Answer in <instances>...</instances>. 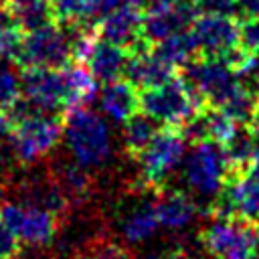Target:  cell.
<instances>
[{"mask_svg": "<svg viewBox=\"0 0 259 259\" xmlns=\"http://www.w3.org/2000/svg\"><path fill=\"white\" fill-rule=\"evenodd\" d=\"M4 113L10 123L6 138L16 162L30 166L57 148L63 136V119L51 111L32 107L20 95Z\"/></svg>", "mask_w": 259, "mask_h": 259, "instance_id": "1", "label": "cell"}, {"mask_svg": "<svg viewBox=\"0 0 259 259\" xmlns=\"http://www.w3.org/2000/svg\"><path fill=\"white\" fill-rule=\"evenodd\" d=\"M63 138L71 158L85 168H99L111 158L109 123L87 105L65 109Z\"/></svg>", "mask_w": 259, "mask_h": 259, "instance_id": "2", "label": "cell"}, {"mask_svg": "<svg viewBox=\"0 0 259 259\" xmlns=\"http://www.w3.org/2000/svg\"><path fill=\"white\" fill-rule=\"evenodd\" d=\"M182 164L188 190L204 200H214L231 176V164L225 146L212 140L196 142Z\"/></svg>", "mask_w": 259, "mask_h": 259, "instance_id": "3", "label": "cell"}, {"mask_svg": "<svg viewBox=\"0 0 259 259\" xmlns=\"http://www.w3.org/2000/svg\"><path fill=\"white\" fill-rule=\"evenodd\" d=\"M180 71V77L192 91L200 109L221 107L241 83V75L231 69L223 59L198 55Z\"/></svg>", "mask_w": 259, "mask_h": 259, "instance_id": "4", "label": "cell"}, {"mask_svg": "<svg viewBox=\"0 0 259 259\" xmlns=\"http://www.w3.org/2000/svg\"><path fill=\"white\" fill-rule=\"evenodd\" d=\"M188 138L178 125H162L150 144L136 156L142 182L148 188H160L168 176L184 162Z\"/></svg>", "mask_w": 259, "mask_h": 259, "instance_id": "5", "label": "cell"}, {"mask_svg": "<svg viewBox=\"0 0 259 259\" xmlns=\"http://www.w3.org/2000/svg\"><path fill=\"white\" fill-rule=\"evenodd\" d=\"M71 59H73V40L69 28L49 22L40 28L22 34L18 53L12 63L20 69H28V67L61 69L69 65Z\"/></svg>", "mask_w": 259, "mask_h": 259, "instance_id": "6", "label": "cell"}, {"mask_svg": "<svg viewBox=\"0 0 259 259\" xmlns=\"http://www.w3.org/2000/svg\"><path fill=\"white\" fill-rule=\"evenodd\" d=\"M200 243L212 259H251L259 247V229L239 217H217L200 233Z\"/></svg>", "mask_w": 259, "mask_h": 259, "instance_id": "7", "label": "cell"}, {"mask_svg": "<svg viewBox=\"0 0 259 259\" xmlns=\"http://www.w3.org/2000/svg\"><path fill=\"white\" fill-rule=\"evenodd\" d=\"M200 105L182 77H172L160 85L140 91V111L164 125H184Z\"/></svg>", "mask_w": 259, "mask_h": 259, "instance_id": "8", "label": "cell"}, {"mask_svg": "<svg viewBox=\"0 0 259 259\" xmlns=\"http://www.w3.org/2000/svg\"><path fill=\"white\" fill-rule=\"evenodd\" d=\"M0 219L26 247H45L55 239L57 212L26 200L0 202Z\"/></svg>", "mask_w": 259, "mask_h": 259, "instance_id": "9", "label": "cell"}, {"mask_svg": "<svg viewBox=\"0 0 259 259\" xmlns=\"http://www.w3.org/2000/svg\"><path fill=\"white\" fill-rule=\"evenodd\" d=\"M212 206L219 217H239L259 223V162L231 172Z\"/></svg>", "mask_w": 259, "mask_h": 259, "instance_id": "10", "label": "cell"}, {"mask_svg": "<svg viewBox=\"0 0 259 259\" xmlns=\"http://www.w3.org/2000/svg\"><path fill=\"white\" fill-rule=\"evenodd\" d=\"M190 34L196 42L198 55L212 59H227L239 49L241 22L233 14H208L198 12L190 26Z\"/></svg>", "mask_w": 259, "mask_h": 259, "instance_id": "11", "label": "cell"}, {"mask_svg": "<svg viewBox=\"0 0 259 259\" xmlns=\"http://www.w3.org/2000/svg\"><path fill=\"white\" fill-rule=\"evenodd\" d=\"M20 95L36 109L59 111L67 107L65 71L51 67H28L20 73Z\"/></svg>", "mask_w": 259, "mask_h": 259, "instance_id": "12", "label": "cell"}, {"mask_svg": "<svg viewBox=\"0 0 259 259\" xmlns=\"http://www.w3.org/2000/svg\"><path fill=\"white\" fill-rule=\"evenodd\" d=\"M198 10L192 2H180L172 6H152L142 16V42L156 45L172 34L184 32L192 26Z\"/></svg>", "mask_w": 259, "mask_h": 259, "instance_id": "13", "label": "cell"}, {"mask_svg": "<svg viewBox=\"0 0 259 259\" xmlns=\"http://www.w3.org/2000/svg\"><path fill=\"white\" fill-rule=\"evenodd\" d=\"M174 73H176L174 67H170L150 45L142 42L130 49L123 79H127L134 87L146 89V87H154V85H160L172 79Z\"/></svg>", "mask_w": 259, "mask_h": 259, "instance_id": "14", "label": "cell"}, {"mask_svg": "<svg viewBox=\"0 0 259 259\" xmlns=\"http://www.w3.org/2000/svg\"><path fill=\"white\" fill-rule=\"evenodd\" d=\"M127 57H130V49L115 45V42L97 34L93 45L89 47V51L85 55L83 65L91 71V75L95 77L97 83L105 85L109 81L123 77Z\"/></svg>", "mask_w": 259, "mask_h": 259, "instance_id": "15", "label": "cell"}, {"mask_svg": "<svg viewBox=\"0 0 259 259\" xmlns=\"http://www.w3.org/2000/svg\"><path fill=\"white\" fill-rule=\"evenodd\" d=\"M142 10L140 6H125L109 12L97 22V34L121 45L125 49H134L142 45Z\"/></svg>", "mask_w": 259, "mask_h": 259, "instance_id": "16", "label": "cell"}, {"mask_svg": "<svg viewBox=\"0 0 259 259\" xmlns=\"http://www.w3.org/2000/svg\"><path fill=\"white\" fill-rule=\"evenodd\" d=\"M99 107L103 115H107L115 123H123L140 109V93L127 79H115L101 87L99 91Z\"/></svg>", "mask_w": 259, "mask_h": 259, "instance_id": "17", "label": "cell"}, {"mask_svg": "<svg viewBox=\"0 0 259 259\" xmlns=\"http://www.w3.org/2000/svg\"><path fill=\"white\" fill-rule=\"evenodd\" d=\"M154 208H156L160 227H164L168 231H182L196 217V204H194L192 196L188 192L176 190V188L162 190L154 202Z\"/></svg>", "mask_w": 259, "mask_h": 259, "instance_id": "18", "label": "cell"}, {"mask_svg": "<svg viewBox=\"0 0 259 259\" xmlns=\"http://www.w3.org/2000/svg\"><path fill=\"white\" fill-rule=\"evenodd\" d=\"M160 229V221L154 208V202H140L132 206L119 221V233L125 243L142 245L150 241Z\"/></svg>", "mask_w": 259, "mask_h": 259, "instance_id": "19", "label": "cell"}, {"mask_svg": "<svg viewBox=\"0 0 259 259\" xmlns=\"http://www.w3.org/2000/svg\"><path fill=\"white\" fill-rule=\"evenodd\" d=\"M53 178L57 180L61 192L65 194L67 202H81L89 196L91 192V176H89V168L81 166L79 162L71 160V162H57L55 170H53Z\"/></svg>", "mask_w": 259, "mask_h": 259, "instance_id": "20", "label": "cell"}, {"mask_svg": "<svg viewBox=\"0 0 259 259\" xmlns=\"http://www.w3.org/2000/svg\"><path fill=\"white\" fill-rule=\"evenodd\" d=\"M22 200L26 202H34L40 204L53 212H61L67 206V198L61 192L57 180L53 178V174H38V176H30L24 184H22Z\"/></svg>", "mask_w": 259, "mask_h": 259, "instance_id": "21", "label": "cell"}, {"mask_svg": "<svg viewBox=\"0 0 259 259\" xmlns=\"http://www.w3.org/2000/svg\"><path fill=\"white\" fill-rule=\"evenodd\" d=\"M158 125L160 123L144 111H136L132 117H127L121 127V140H123L125 152L136 158L156 136V132L160 130Z\"/></svg>", "mask_w": 259, "mask_h": 259, "instance_id": "22", "label": "cell"}, {"mask_svg": "<svg viewBox=\"0 0 259 259\" xmlns=\"http://www.w3.org/2000/svg\"><path fill=\"white\" fill-rule=\"evenodd\" d=\"M0 4L14 16L24 32L53 22L49 12V0H0Z\"/></svg>", "mask_w": 259, "mask_h": 259, "instance_id": "23", "label": "cell"}, {"mask_svg": "<svg viewBox=\"0 0 259 259\" xmlns=\"http://www.w3.org/2000/svg\"><path fill=\"white\" fill-rule=\"evenodd\" d=\"M152 49L174 69H182L198 55V49H196V42H194L190 30L172 34V36L152 45Z\"/></svg>", "mask_w": 259, "mask_h": 259, "instance_id": "24", "label": "cell"}, {"mask_svg": "<svg viewBox=\"0 0 259 259\" xmlns=\"http://www.w3.org/2000/svg\"><path fill=\"white\" fill-rule=\"evenodd\" d=\"M24 30L14 16L0 4V61H14Z\"/></svg>", "mask_w": 259, "mask_h": 259, "instance_id": "25", "label": "cell"}, {"mask_svg": "<svg viewBox=\"0 0 259 259\" xmlns=\"http://www.w3.org/2000/svg\"><path fill=\"white\" fill-rule=\"evenodd\" d=\"M51 20L59 26H75L85 22L83 0H49Z\"/></svg>", "mask_w": 259, "mask_h": 259, "instance_id": "26", "label": "cell"}, {"mask_svg": "<svg viewBox=\"0 0 259 259\" xmlns=\"http://www.w3.org/2000/svg\"><path fill=\"white\" fill-rule=\"evenodd\" d=\"M146 0H83L85 4V22H99L103 16L117 8L125 6H142Z\"/></svg>", "mask_w": 259, "mask_h": 259, "instance_id": "27", "label": "cell"}, {"mask_svg": "<svg viewBox=\"0 0 259 259\" xmlns=\"http://www.w3.org/2000/svg\"><path fill=\"white\" fill-rule=\"evenodd\" d=\"M20 97V77L0 63V111L10 107Z\"/></svg>", "mask_w": 259, "mask_h": 259, "instance_id": "28", "label": "cell"}, {"mask_svg": "<svg viewBox=\"0 0 259 259\" xmlns=\"http://www.w3.org/2000/svg\"><path fill=\"white\" fill-rule=\"evenodd\" d=\"M241 49L253 57H259V14L245 16L241 20Z\"/></svg>", "mask_w": 259, "mask_h": 259, "instance_id": "29", "label": "cell"}, {"mask_svg": "<svg viewBox=\"0 0 259 259\" xmlns=\"http://www.w3.org/2000/svg\"><path fill=\"white\" fill-rule=\"evenodd\" d=\"M198 12H208V14H235L237 2L235 0H192Z\"/></svg>", "mask_w": 259, "mask_h": 259, "instance_id": "30", "label": "cell"}, {"mask_svg": "<svg viewBox=\"0 0 259 259\" xmlns=\"http://www.w3.org/2000/svg\"><path fill=\"white\" fill-rule=\"evenodd\" d=\"M16 251H18V239L0 219V259H10L16 255Z\"/></svg>", "mask_w": 259, "mask_h": 259, "instance_id": "31", "label": "cell"}, {"mask_svg": "<svg viewBox=\"0 0 259 259\" xmlns=\"http://www.w3.org/2000/svg\"><path fill=\"white\" fill-rule=\"evenodd\" d=\"M89 259H130V255L123 247L115 243H101L97 249H93Z\"/></svg>", "mask_w": 259, "mask_h": 259, "instance_id": "32", "label": "cell"}, {"mask_svg": "<svg viewBox=\"0 0 259 259\" xmlns=\"http://www.w3.org/2000/svg\"><path fill=\"white\" fill-rule=\"evenodd\" d=\"M235 2H237V10L243 12L245 16L259 14V0H235Z\"/></svg>", "mask_w": 259, "mask_h": 259, "instance_id": "33", "label": "cell"}, {"mask_svg": "<svg viewBox=\"0 0 259 259\" xmlns=\"http://www.w3.org/2000/svg\"><path fill=\"white\" fill-rule=\"evenodd\" d=\"M253 134V162H259V117L249 125Z\"/></svg>", "mask_w": 259, "mask_h": 259, "instance_id": "34", "label": "cell"}, {"mask_svg": "<svg viewBox=\"0 0 259 259\" xmlns=\"http://www.w3.org/2000/svg\"><path fill=\"white\" fill-rule=\"evenodd\" d=\"M180 2H186V0H146V4L152 8V6H172V4H180Z\"/></svg>", "mask_w": 259, "mask_h": 259, "instance_id": "35", "label": "cell"}, {"mask_svg": "<svg viewBox=\"0 0 259 259\" xmlns=\"http://www.w3.org/2000/svg\"><path fill=\"white\" fill-rule=\"evenodd\" d=\"M255 85H257V91H259V65H257V77H255Z\"/></svg>", "mask_w": 259, "mask_h": 259, "instance_id": "36", "label": "cell"}, {"mask_svg": "<svg viewBox=\"0 0 259 259\" xmlns=\"http://www.w3.org/2000/svg\"><path fill=\"white\" fill-rule=\"evenodd\" d=\"M251 259H259V247H257V249H255V253H253V255H251Z\"/></svg>", "mask_w": 259, "mask_h": 259, "instance_id": "37", "label": "cell"}]
</instances>
